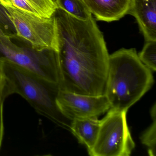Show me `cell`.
I'll list each match as a JSON object with an SVG mask.
<instances>
[{
  "instance_id": "cell-19",
  "label": "cell",
  "mask_w": 156,
  "mask_h": 156,
  "mask_svg": "<svg viewBox=\"0 0 156 156\" xmlns=\"http://www.w3.org/2000/svg\"><path fill=\"white\" fill-rule=\"evenodd\" d=\"M1 70H0V75H1Z\"/></svg>"
},
{
  "instance_id": "cell-7",
  "label": "cell",
  "mask_w": 156,
  "mask_h": 156,
  "mask_svg": "<svg viewBox=\"0 0 156 156\" xmlns=\"http://www.w3.org/2000/svg\"><path fill=\"white\" fill-rule=\"evenodd\" d=\"M57 103L63 114L72 120L98 117L111 108L105 95H88L61 90L57 96Z\"/></svg>"
},
{
  "instance_id": "cell-6",
  "label": "cell",
  "mask_w": 156,
  "mask_h": 156,
  "mask_svg": "<svg viewBox=\"0 0 156 156\" xmlns=\"http://www.w3.org/2000/svg\"><path fill=\"white\" fill-rule=\"evenodd\" d=\"M17 35L29 42L38 51H58L57 28L53 15L51 18L39 17L12 6H6Z\"/></svg>"
},
{
  "instance_id": "cell-13",
  "label": "cell",
  "mask_w": 156,
  "mask_h": 156,
  "mask_svg": "<svg viewBox=\"0 0 156 156\" xmlns=\"http://www.w3.org/2000/svg\"><path fill=\"white\" fill-rule=\"evenodd\" d=\"M152 122L150 126L142 133L140 137L142 144L147 147L148 153L150 156L156 155V105L154 104L151 110Z\"/></svg>"
},
{
  "instance_id": "cell-17",
  "label": "cell",
  "mask_w": 156,
  "mask_h": 156,
  "mask_svg": "<svg viewBox=\"0 0 156 156\" xmlns=\"http://www.w3.org/2000/svg\"><path fill=\"white\" fill-rule=\"evenodd\" d=\"M7 1H8V0H0V2H1L2 4L6 3Z\"/></svg>"
},
{
  "instance_id": "cell-4",
  "label": "cell",
  "mask_w": 156,
  "mask_h": 156,
  "mask_svg": "<svg viewBox=\"0 0 156 156\" xmlns=\"http://www.w3.org/2000/svg\"><path fill=\"white\" fill-rule=\"evenodd\" d=\"M8 62L50 82L60 80L57 51H40L16 35H0V62Z\"/></svg>"
},
{
  "instance_id": "cell-5",
  "label": "cell",
  "mask_w": 156,
  "mask_h": 156,
  "mask_svg": "<svg viewBox=\"0 0 156 156\" xmlns=\"http://www.w3.org/2000/svg\"><path fill=\"white\" fill-rule=\"evenodd\" d=\"M127 110L110 108L100 120L96 141L88 154L91 156H129L135 147L128 126Z\"/></svg>"
},
{
  "instance_id": "cell-8",
  "label": "cell",
  "mask_w": 156,
  "mask_h": 156,
  "mask_svg": "<svg viewBox=\"0 0 156 156\" xmlns=\"http://www.w3.org/2000/svg\"><path fill=\"white\" fill-rule=\"evenodd\" d=\"M127 14L136 18L146 42L156 41V0H130Z\"/></svg>"
},
{
  "instance_id": "cell-12",
  "label": "cell",
  "mask_w": 156,
  "mask_h": 156,
  "mask_svg": "<svg viewBox=\"0 0 156 156\" xmlns=\"http://www.w3.org/2000/svg\"><path fill=\"white\" fill-rule=\"evenodd\" d=\"M56 8L64 11L74 18L87 21L92 17L83 0H53Z\"/></svg>"
},
{
  "instance_id": "cell-11",
  "label": "cell",
  "mask_w": 156,
  "mask_h": 156,
  "mask_svg": "<svg viewBox=\"0 0 156 156\" xmlns=\"http://www.w3.org/2000/svg\"><path fill=\"white\" fill-rule=\"evenodd\" d=\"M12 6L25 12L51 18L56 9L53 0H9Z\"/></svg>"
},
{
  "instance_id": "cell-15",
  "label": "cell",
  "mask_w": 156,
  "mask_h": 156,
  "mask_svg": "<svg viewBox=\"0 0 156 156\" xmlns=\"http://www.w3.org/2000/svg\"><path fill=\"white\" fill-rule=\"evenodd\" d=\"M10 95L6 79L2 74L0 75V148L2 144L4 135L3 108L5 99Z\"/></svg>"
},
{
  "instance_id": "cell-14",
  "label": "cell",
  "mask_w": 156,
  "mask_h": 156,
  "mask_svg": "<svg viewBox=\"0 0 156 156\" xmlns=\"http://www.w3.org/2000/svg\"><path fill=\"white\" fill-rule=\"evenodd\" d=\"M142 63L152 72L156 71V41L146 42L138 55Z\"/></svg>"
},
{
  "instance_id": "cell-2",
  "label": "cell",
  "mask_w": 156,
  "mask_h": 156,
  "mask_svg": "<svg viewBox=\"0 0 156 156\" xmlns=\"http://www.w3.org/2000/svg\"><path fill=\"white\" fill-rule=\"evenodd\" d=\"M151 71L140 60L135 49H123L109 55L105 95L111 108L127 110L152 87Z\"/></svg>"
},
{
  "instance_id": "cell-10",
  "label": "cell",
  "mask_w": 156,
  "mask_h": 156,
  "mask_svg": "<svg viewBox=\"0 0 156 156\" xmlns=\"http://www.w3.org/2000/svg\"><path fill=\"white\" fill-rule=\"evenodd\" d=\"M98 117L77 119L72 120L71 131L78 142L85 145L87 151L92 149L96 141L100 127Z\"/></svg>"
},
{
  "instance_id": "cell-18",
  "label": "cell",
  "mask_w": 156,
  "mask_h": 156,
  "mask_svg": "<svg viewBox=\"0 0 156 156\" xmlns=\"http://www.w3.org/2000/svg\"><path fill=\"white\" fill-rule=\"evenodd\" d=\"M0 35H5L4 33L3 32V31L1 29H0Z\"/></svg>"
},
{
  "instance_id": "cell-9",
  "label": "cell",
  "mask_w": 156,
  "mask_h": 156,
  "mask_svg": "<svg viewBox=\"0 0 156 156\" xmlns=\"http://www.w3.org/2000/svg\"><path fill=\"white\" fill-rule=\"evenodd\" d=\"M98 21L119 20L127 13L130 0H83Z\"/></svg>"
},
{
  "instance_id": "cell-16",
  "label": "cell",
  "mask_w": 156,
  "mask_h": 156,
  "mask_svg": "<svg viewBox=\"0 0 156 156\" xmlns=\"http://www.w3.org/2000/svg\"><path fill=\"white\" fill-rule=\"evenodd\" d=\"M0 29L7 36L17 35L15 27L8 16L5 7L0 2Z\"/></svg>"
},
{
  "instance_id": "cell-3",
  "label": "cell",
  "mask_w": 156,
  "mask_h": 156,
  "mask_svg": "<svg viewBox=\"0 0 156 156\" xmlns=\"http://www.w3.org/2000/svg\"><path fill=\"white\" fill-rule=\"evenodd\" d=\"M0 70L6 79L10 95H20L40 115L71 131L72 120L63 114L57 104L59 84L8 62H0Z\"/></svg>"
},
{
  "instance_id": "cell-1",
  "label": "cell",
  "mask_w": 156,
  "mask_h": 156,
  "mask_svg": "<svg viewBox=\"0 0 156 156\" xmlns=\"http://www.w3.org/2000/svg\"><path fill=\"white\" fill-rule=\"evenodd\" d=\"M53 17L57 28L60 90L105 95L109 55L94 19L81 20L58 8Z\"/></svg>"
}]
</instances>
